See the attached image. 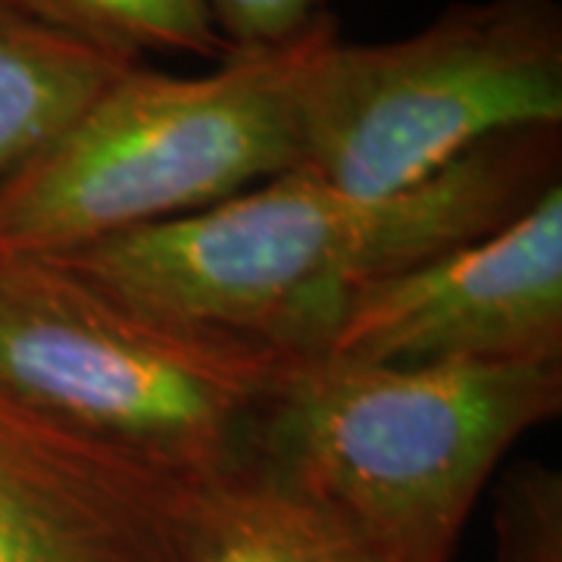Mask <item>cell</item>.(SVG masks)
Segmentation results:
<instances>
[{
  "label": "cell",
  "mask_w": 562,
  "mask_h": 562,
  "mask_svg": "<svg viewBox=\"0 0 562 562\" xmlns=\"http://www.w3.org/2000/svg\"><path fill=\"white\" fill-rule=\"evenodd\" d=\"M560 169L562 125L519 128L401 194L353 198L294 169L54 260L147 313L313 357L366 288L503 228Z\"/></svg>",
  "instance_id": "obj_1"
},
{
  "label": "cell",
  "mask_w": 562,
  "mask_h": 562,
  "mask_svg": "<svg viewBox=\"0 0 562 562\" xmlns=\"http://www.w3.org/2000/svg\"><path fill=\"white\" fill-rule=\"evenodd\" d=\"M560 362L297 357L250 431L260 462L360 528L387 562H450L506 450L557 419Z\"/></svg>",
  "instance_id": "obj_2"
},
{
  "label": "cell",
  "mask_w": 562,
  "mask_h": 562,
  "mask_svg": "<svg viewBox=\"0 0 562 562\" xmlns=\"http://www.w3.org/2000/svg\"><path fill=\"white\" fill-rule=\"evenodd\" d=\"M310 38L206 76L125 66L0 184V257H66L294 172V85Z\"/></svg>",
  "instance_id": "obj_3"
},
{
  "label": "cell",
  "mask_w": 562,
  "mask_h": 562,
  "mask_svg": "<svg viewBox=\"0 0 562 562\" xmlns=\"http://www.w3.org/2000/svg\"><path fill=\"white\" fill-rule=\"evenodd\" d=\"M297 353L166 319L54 257H0V384L94 441L210 479Z\"/></svg>",
  "instance_id": "obj_4"
},
{
  "label": "cell",
  "mask_w": 562,
  "mask_h": 562,
  "mask_svg": "<svg viewBox=\"0 0 562 562\" xmlns=\"http://www.w3.org/2000/svg\"><path fill=\"white\" fill-rule=\"evenodd\" d=\"M297 172L353 198L401 194L484 140L562 125V7L460 0L397 41L322 25L297 63Z\"/></svg>",
  "instance_id": "obj_5"
},
{
  "label": "cell",
  "mask_w": 562,
  "mask_h": 562,
  "mask_svg": "<svg viewBox=\"0 0 562 562\" xmlns=\"http://www.w3.org/2000/svg\"><path fill=\"white\" fill-rule=\"evenodd\" d=\"M319 353L360 362H560L562 181L503 228L366 288Z\"/></svg>",
  "instance_id": "obj_6"
},
{
  "label": "cell",
  "mask_w": 562,
  "mask_h": 562,
  "mask_svg": "<svg viewBox=\"0 0 562 562\" xmlns=\"http://www.w3.org/2000/svg\"><path fill=\"white\" fill-rule=\"evenodd\" d=\"M201 484L0 384V562H184Z\"/></svg>",
  "instance_id": "obj_7"
},
{
  "label": "cell",
  "mask_w": 562,
  "mask_h": 562,
  "mask_svg": "<svg viewBox=\"0 0 562 562\" xmlns=\"http://www.w3.org/2000/svg\"><path fill=\"white\" fill-rule=\"evenodd\" d=\"M184 562H387L338 509L260 462L203 479Z\"/></svg>",
  "instance_id": "obj_8"
},
{
  "label": "cell",
  "mask_w": 562,
  "mask_h": 562,
  "mask_svg": "<svg viewBox=\"0 0 562 562\" xmlns=\"http://www.w3.org/2000/svg\"><path fill=\"white\" fill-rule=\"evenodd\" d=\"M125 66L0 0V184L38 157Z\"/></svg>",
  "instance_id": "obj_9"
},
{
  "label": "cell",
  "mask_w": 562,
  "mask_h": 562,
  "mask_svg": "<svg viewBox=\"0 0 562 562\" xmlns=\"http://www.w3.org/2000/svg\"><path fill=\"white\" fill-rule=\"evenodd\" d=\"M41 25L122 63L144 57L232 60L206 0H7Z\"/></svg>",
  "instance_id": "obj_10"
},
{
  "label": "cell",
  "mask_w": 562,
  "mask_h": 562,
  "mask_svg": "<svg viewBox=\"0 0 562 562\" xmlns=\"http://www.w3.org/2000/svg\"><path fill=\"white\" fill-rule=\"evenodd\" d=\"M503 562H562L560 472L528 462L506 475L497 494Z\"/></svg>",
  "instance_id": "obj_11"
},
{
  "label": "cell",
  "mask_w": 562,
  "mask_h": 562,
  "mask_svg": "<svg viewBox=\"0 0 562 562\" xmlns=\"http://www.w3.org/2000/svg\"><path fill=\"white\" fill-rule=\"evenodd\" d=\"M235 57L276 54L310 38L328 20V0H206Z\"/></svg>",
  "instance_id": "obj_12"
}]
</instances>
